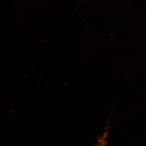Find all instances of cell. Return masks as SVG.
<instances>
[{"label": "cell", "mask_w": 146, "mask_h": 146, "mask_svg": "<svg viewBox=\"0 0 146 146\" xmlns=\"http://www.w3.org/2000/svg\"><path fill=\"white\" fill-rule=\"evenodd\" d=\"M107 137L108 131H106L102 136L99 137L98 141L96 142L94 146H107Z\"/></svg>", "instance_id": "cell-1"}]
</instances>
